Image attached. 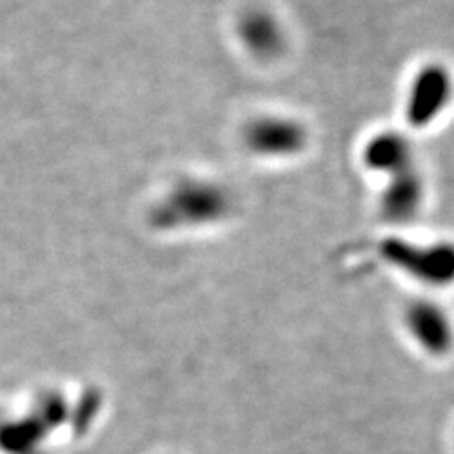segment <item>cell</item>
Wrapping results in <instances>:
<instances>
[{
	"mask_svg": "<svg viewBox=\"0 0 454 454\" xmlns=\"http://www.w3.org/2000/svg\"><path fill=\"white\" fill-rule=\"evenodd\" d=\"M233 212V197L223 184L184 178L153 208V223L163 230H199L222 223Z\"/></svg>",
	"mask_w": 454,
	"mask_h": 454,
	"instance_id": "obj_1",
	"label": "cell"
},
{
	"mask_svg": "<svg viewBox=\"0 0 454 454\" xmlns=\"http://www.w3.org/2000/svg\"><path fill=\"white\" fill-rule=\"evenodd\" d=\"M364 163L387 178L417 165L413 145L397 131H382L369 138L364 146Z\"/></svg>",
	"mask_w": 454,
	"mask_h": 454,
	"instance_id": "obj_8",
	"label": "cell"
},
{
	"mask_svg": "<svg viewBox=\"0 0 454 454\" xmlns=\"http://www.w3.org/2000/svg\"><path fill=\"white\" fill-rule=\"evenodd\" d=\"M380 258L405 275L430 286H449L454 282V243L435 240L420 245L415 240L390 237L379 247Z\"/></svg>",
	"mask_w": 454,
	"mask_h": 454,
	"instance_id": "obj_2",
	"label": "cell"
},
{
	"mask_svg": "<svg viewBox=\"0 0 454 454\" xmlns=\"http://www.w3.org/2000/svg\"><path fill=\"white\" fill-rule=\"evenodd\" d=\"M454 101V76L443 63L422 65L409 83L405 120L415 129L434 125Z\"/></svg>",
	"mask_w": 454,
	"mask_h": 454,
	"instance_id": "obj_3",
	"label": "cell"
},
{
	"mask_svg": "<svg viewBox=\"0 0 454 454\" xmlns=\"http://www.w3.org/2000/svg\"><path fill=\"white\" fill-rule=\"evenodd\" d=\"M426 201V180L419 165L388 176L379 199L380 216L390 223L413 222Z\"/></svg>",
	"mask_w": 454,
	"mask_h": 454,
	"instance_id": "obj_6",
	"label": "cell"
},
{
	"mask_svg": "<svg viewBox=\"0 0 454 454\" xmlns=\"http://www.w3.org/2000/svg\"><path fill=\"white\" fill-rule=\"evenodd\" d=\"M243 142L250 153L263 160H290L305 152L309 131L301 120L284 114H262L243 129Z\"/></svg>",
	"mask_w": 454,
	"mask_h": 454,
	"instance_id": "obj_4",
	"label": "cell"
},
{
	"mask_svg": "<svg viewBox=\"0 0 454 454\" xmlns=\"http://www.w3.org/2000/svg\"><path fill=\"white\" fill-rule=\"evenodd\" d=\"M235 35L254 59L275 61L286 50L288 35L282 21L265 6H248L235 21Z\"/></svg>",
	"mask_w": 454,
	"mask_h": 454,
	"instance_id": "obj_5",
	"label": "cell"
},
{
	"mask_svg": "<svg viewBox=\"0 0 454 454\" xmlns=\"http://www.w3.org/2000/svg\"><path fill=\"white\" fill-rule=\"evenodd\" d=\"M405 324L422 348L442 354L450 348L454 328L442 305L430 300L413 301L405 310Z\"/></svg>",
	"mask_w": 454,
	"mask_h": 454,
	"instance_id": "obj_7",
	"label": "cell"
}]
</instances>
